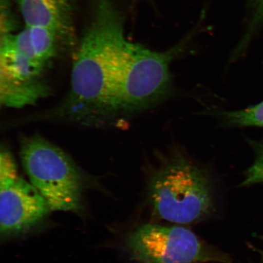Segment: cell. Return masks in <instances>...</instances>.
Returning a JSON list of instances; mask_svg holds the SVG:
<instances>
[{
  "label": "cell",
  "instance_id": "cell-9",
  "mask_svg": "<svg viewBox=\"0 0 263 263\" xmlns=\"http://www.w3.org/2000/svg\"><path fill=\"white\" fill-rule=\"evenodd\" d=\"M254 151L255 159L252 165L245 174L241 185L251 186L263 183V137L258 141H251Z\"/></svg>",
  "mask_w": 263,
  "mask_h": 263
},
{
  "label": "cell",
  "instance_id": "cell-2",
  "mask_svg": "<svg viewBox=\"0 0 263 263\" xmlns=\"http://www.w3.org/2000/svg\"><path fill=\"white\" fill-rule=\"evenodd\" d=\"M147 197L153 216L175 225L206 221L218 211L219 199L210 173L178 151L161 156L150 170Z\"/></svg>",
  "mask_w": 263,
  "mask_h": 263
},
{
  "label": "cell",
  "instance_id": "cell-7",
  "mask_svg": "<svg viewBox=\"0 0 263 263\" xmlns=\"http://www.w3.org/2000/svg\"><path fill=\"white\" fill-rule=\"evenodd\" d=\"M213 113L226 127H263V101L245 109Z\"/></svg>",
  "mask_w": 263,
  "mask_h": 263
},
{
  "label": "cell",
  "instance_id": "cell-4",
  "mask_svg": "<svg viewBox=\"0 0 263 263\" xmlns=\"http://www.w3.org/2000/svg\"><path fill=\"white\" fill-rule=\"evenodd\" d=\"M124 244L135 263H232L228 254L184 226L143 223L128 233Z\"/></svg>",
  "mask_w": 263,
  "mask_h": 263
},
{
  "label": "cell",
  "instance_id": "cell-10",
  "mask_svg": "<svg viewBox=\"0 0 263 263\" xmlns=\"http://www.w3.org/2000/svg\"><path fill=\"white\" fill-rule=\"evenodd\" d=\"M18 177L17 169L11 153L2 150L0 155V183L9 182Z\"/></svg>",
  "mask_w": 263,
  "mask_h": 263
},
{
  "label": "cell",
  "instance_id": "cell-11",
  "mask_svg": "<svg viewBox=\"0 0 263 263\" xmlns=\"http://www.w3.org/2000/svg\"><path fill=\"white\" fill-rule=\"evenodd\" d=\"M261 256H262V263H263V249L261 252Z\"/></svg>",
  "mask_w": 263,
  "mask_h": 263
},
{
  "label": "cell",
  "instance_id": "cell-3",
  "mask_svg": "<svg viewBox=\"0 0 263 263\" xmlns=\"http://www.w3.org/2000/svg\"><path fill=\"white\" fill-rule=\"evenodd\" d=\"M21 157L29 181L51 210L73 212L81 208L83 179L63 151L40 137L22 141Z\"/></svg>",
  "mask_w": 263,
  "mask_h": 263
},
{
  "label": "cell",
  "instance_id": "cell-5",
  "mask_svg": "<svg viewBox=\"0 0 263 263\" xmlns=\"http://www.w3.org/2000/svg\"><path fill=\"white\" fill-rule=\"evenodd\" d=\"M0 231L4 237L34 228L51 209L31 183L17 179L0 183Z\"/></svg>",
  "mask_w": 263,
  "mask_h": 263
},
{
  "label": "cell",
  "instance_id": "cell-6",
  "mask_svg": "<svg viewBox=\"0 0 263 263\" xmlns=\"http://www.w3.org/2000/svg\"><path fill=\"white\" fill-rule=\"evenodd\" d=\"M26 26L49 29L58 37L70 29L71 0H17Z\"/></svg>",
  "mask_w": 263,
  "mask_h": 263
},
{
  "label": "cell",
  "instance_id": "cell-1",
  "mask_svg": "<svg viewBox=\"0 0 263 263\" xmlns=\"http://www.w3.org/2000/svg\"><path fill=\"white\" fill-rule=\"evenodd\" d=\"M95 14L73 62L71 89L85 101L110 100L122 87L133 43L111 0H97Z\"/></svg>",
  "mask_w": 263,
  "mask_h": 263
},
{
  "label": "cell",
  "instance_id": "cell-8",
  "mask_svg": "<svg viewBox=\"0 0 263 263\" xmlns=\"http://www.w3.org/2000/svg\"><path fill=\"white\" fill-rule=\"evenodd\" d=\"M251 13L246 30L233 52L232 59L241 55L248 48L258 29L263 25V0H251Z\"/></svg>",
  "mask_w": 263,
  "mask_h": 263
}]
</instances>
